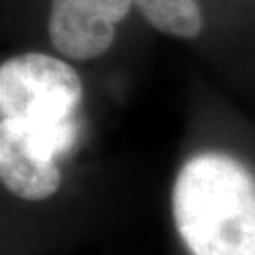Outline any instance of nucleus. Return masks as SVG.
I'll return each mask as SVG.
<instances>
[{
  "label": "nucleus",
  "mask_w": 255,
  "mask_h": 255,
  "mask_svg": "<svg viewBox=\"0 0 255 255\" xmlns=\"http://www.w3.org/2000/svg\"><path fill=\"white\" fill-rule=\"evenodd\" d=\"M81 77L53 55L28 51L0 66V181L19 200L43 202L62 185L77 145Z\"/></svg>",
  "instance_id": "f257e3e1"
},
{
  "label": "nucleus",
  "mask_w": 255,
  "mask_h": 255,
  "mask_svg": "<svg viewBox=\"0 0 255 255\" xmlns=\"http://www.w3.org/2000/svg\"><path fill=\"white\" fill-rule=\"evenodd\" d=\"M172 217L191 255H255V177L236 157L206 151L174 179Z\"/></svg>",
  "instance_id": "f03ea898"
},
{
  "label": "nucleus",
  "mask_w": 255,
  "mask_h": 255,
  "mask_svg": "<svg viewBox=\"0 0 255 255\" xmlns=\"http://www.w3.org/2000/svg\"><path fill=\"white\" fill-rule=\"evenodd\" d=\"M132 4V0H53L49 41L70 60L100 58L115 43V26Z\"/></svg>",
  "instance_id": "7ed1b4c3"
},
{
  "label": "nucleus",
  "mask_w": 255,
  "mask_h": 255,
  "mask_svg": "<svg viewBox=\"0 0 255 255\" xmlns=\"http://www.w3.org/2000/svg\"><path fill=\"white\" fill-rule=\"evenodd\" d=\"M157 32L174 38H196L204 19L198 0H132Z\"/></svg>",
  "instance_id": "20e7f679"
}]
</instances>
